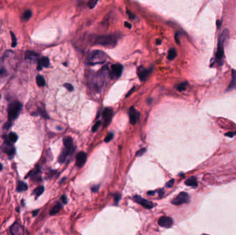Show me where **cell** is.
Wrapping results in <instances>:
<instances>
[{"label":"cell","mask_w":236,"mask_h":235,"mask_svg":"<svg viewBox=\"0 0 236 235\" xmlns=\"http://www.w3.org/2000/svg\"><path fill=\"white\" fill-rule=\"evenodd\" d=\"M173 219L168 216H162L158 221V223L163 228H170L173 225Z\"/></svg>","instance_id":"ba28073f"},{"label":"cell","mask_w":236,"mask_h":235,"mask_svg":"<svg viewBox=\"0 0 236 235\" xmlns=\"http://www.w3.org/2000/svg\"><path fill=\"white\" fill-rule=\"evenodd\" d=\"M234 134H235V133H232V132H229V133H227V136H229V137H233V135Z\"/></svg>","instance_id":"bcb514c9"},{"label":"cell","mask_w":236,"mask_h":235,"mask_svg":"<svg viewBox=\"0 0 236 235\" xmlns=\"http://www.w3.org/2000/svg\"><path fill=\"white\" fill-rule=\"evenodd\" d=\"M26 59H30V60H34L36 57H38V55L35 52L32 51H27L26 52Z\"/></svg>","instance_id":"cb8c5ba5"},{"label":"cell","mask_w":236,"mask_h":235,"mask_svg":"<svg viewBox=\"0 0 236 235\" xmlns=\"http://www.w3.org/2000/svg\"><path fill=\"white\" fill-rule=\"evenodd\" d=\"M61 208H62V205L60 204V203H57L56 205H55V206L52 208V209L50 210V215H55L56 214L60 212V210H61Z\"/></svg>","instance_id":"603a6c76"},{"label":"cell","mask_w":236,"mask_h":235,"mask_svg":"<svg viewBox=\"0 0 236 235\" xmlns=\"http://www.w3.org/2000/svg\"><path fill=\"white\" fill-rule=\"evenodd\" d=\"M64 86L66 87V89L68 90H69V91H73V89H74L73 86L71 84H70V83H65Z\"/></svg>","instance_id":"e575fe53"},{"label":"cell","mask_w":236,"mask_h":235,"mask_svg":"<svg viewBox=\"0 0 236 235\" xmlns=\"http://www.w3.org/2000/svg\"><path fill=\"white\" fill-rule=\"evenodd\" d=\"M64 145L65 146V148L68 151V153H70L73 150V140L70 137H66L64 139Z\"/></svg>","instance_id":"5bb4252c"},{"label":"cell","mask_w":236,"mask_h":235,"mask_svg":"<svg viewBox=\"0 0 236 235\" xmlns=\"http://www.w3.org/2000/svg\"><path fill=\"white\" fill-rule=\"evenodd\" d=\"M156 43H157V45H160V44L162 43V42H161V40H160V39H157Z\"/></svg>","instance_id":"c3c4849f"},{"label":"cell","mask_w":236,"mask_h":235,"mask_svg":"<svg viewBox=\"0 0 236 235\" xmlns=\"http://www.w3.org/2000/svg\"><path fill=\"white\" fill-rule=\"evenodd\" d=\"M185 184L188 186L193 187V188H196L198 186V181H197V179L196 177H192L188 178L187 180L185 181Z\"/></svg>","instance_id":"ac0fdd59"},{"label":"cell","mask_w":236,"mask_h":235,"mask_svg":"<svg viewBox=\"0 0 236 235\" xmlns=\"http://www.w3.org/2000/svg\"><path fill=\"white\" fill-rule=\"evenodd\" d=\"M11 232L13 235H21L24 234V230L20 224L18 223H15L11 227Z\"/></svg>","instance_id":"4fadbf2b"},{"label":"cell","mask_w":236,"mask_h":235,"mask_svg":"<svg viewBox=\"0 0 236 235\" xmlns=\"http://www.w3.org/2000/svg\"><path fill=\"white\" fill-rule=\"evenodd\" d=\"M4 151L11 157H13L15 153V148L11 144H6V147L4 148Z\"/></svg>","instance_id":"e0dca14e"},{"label":"cell","mask_w":236,"mask_h":235,"mask_svg":"<svg viewBox=\"0 0 236 235\" xmlns=\"http://www.w3.org/2000/svg\"><path fill=\"white\" fill-rule=\"evenodd\" d=\"M4 125H5V126H4L5 128H6V129H9V128L11 126V123L10 122V121H9V122H7L6 124H4Z\"/></svg>","instance_id":"b9f144b4"},{"label":"cell","mask_w":236,"mask_h":235,"mask_svg":"<svg viewBox=\"0 0 236 235\" xmlns=\"http://www.w3.org/2000/svg\"><path fill=\"white\" fill-rule=\"evenodd\" d=\"M27 189H28V185L26 183H24V181H22L18 182L17 187V190L18 192L25 191V190H27Z\"/></svg>","instance_id":"d6986e66"},{"label":"cell","mask_w":236,"mask_h":235,"mask_svg":"<svg viewBox=\"0 0 236 235\" xmlns=\"http://www.w3.org/2000/svg\"><path fill=\"white\" fill-rule=\"evenodd\" d=\"M129 116H130V123L131 124L135 125L140 117V113L138 111H136L134 107H131L129 111Z\"/></svg>","instance_id":"30bf717a"},{"label":"cell","mask_w":236,"mask_h":235,"mask_svg":"<svg viewBox=\"0 0 236 235\" xmlns=\"http://www.w3.org/2000/svg\"><path fill=\"white\" fill-rule=\"evenodd\" d=\"M106 60V54L101 50H94L88 57V62L91 65L104 63Z\"/></svg>","instance_id":"3957f363"},{"label":"cell","mask_w":236,"mask_h":235,"mask_svg":"<svg viewBox=\"0 0 236 235\" xmlns=\"http://www.w3.org/2000/svg\"><path fill=\"white\" fill-rule=\"evenodd\" d=\"M135 87H133V88H132V89H131V90H130V91H129V93H128V94L127 95V97H129V95H131V94H132V93H133V91H134V90H135Z\"/></svg>","instance_id":"7bdbcfd3"},{"label":"cell","mask_w":236,"mask_h":235,"mask_svg":"<svg viewBox=\"0 0 236 235\" xmlns=\"http://www.w3.org/2000/svg\"><path fill=\"white\" fill-rule=\"evenodd\" d=\"M117 39L115 36L112 35V34L98 36L95 39V44L109 48L115 46L117 44Z\"/></svg>","instance_id":"6da1fadb"},{"label":"cell","mask_w":236,"mask_h":235,"mask_svg":"<svg viewBox=\"0 0 236 235\" xmlns=\"http://www.w3.org/2000/svg\"><path fill=\"white\" fill-rule=\"evenodd\" d=\"M113 133H109V134L106 136V138H105L104 141L106 143L109 142V141H111V139H113Z\"/></svg>","instance_id":"d6a6232c"},{"label":"cell","mask_w":236,"mask_h":235,"mask_svg":"<svg viewBox=\"0 0 236 235\" xmlns=\"http://www.w3.org/2000/svg\"><path fill=\"white\" fill-rule=\"evenodd\" d=\"M146 150H146L145 148H141L140 150L137 151V154H136V155H137V156H142V155H143V154H144V152H146Z\"/></svg>","instance_id":"836d02e7"},{"label":"cell","mask_w":236,"mask_h":235,"mask_svg":"<svg viewBox=\"0 0 236 235\" xmlns=\"http://www.w3.org/2000/svg\"><path fill=\"white\" fill-rule=\"evenodd\" d=\"M113 117V111L109 108H106L103 112V119L104 120V126H108L111 121Z\"/></svg>","instance_id":"9c48e42d"},{"label":"cell","mask_w":236,"mask_h":235,"mask_svg":"<svg viewBox=\"0 0 236 235\" xmlns=\"http://www.w3.org/2000/svg\"><path fill=\"white\" fill-rule=\"evenodd\" d=\"M100 125H101V121H98L97 122H96L94 126H93V128H92V130H93V132H96V130H97L98 128L100 126Z\"/></svg>","instance_id":"1f68e13d"},{"label":"cell","mask_w":236,"mask_h":235,"mask_svg":"<svg viewBox=\"0 0 236 235\" xmlns=\"http://www.w3.org/2000/svg\"><path fill=\"white\" fill-rule=\"evenodd\" d=\"M155 191H153V192H148V195H154L155 194Z\"/></svg>","instance_id":"681fc988"},{"label":"cell","mask_w":236,"mask_h":235,"mask_svg":"<svg viewBox=\"0 0 236 235\" xmlns=\"http://www.w3.org/2000/svg\"><path fill=\"white\" fill-rule=\"evenodd\" d=\"M21 108H22V104L19 101H15L10 103L8 108V117L10 121H13L17 117Z\"/></svg>","instance_id":"277c9868"},{"label":"cell","mask_w":236,"mask_h":235,"mask_svg":"<svg viewBox=\"0 0 236 235\" xmlns=\"http://www.w3.org/2000/svg\"><path fill=\"white\" fill-rule=\"evenodd\" d=\"M5 73L4 59H0V74Z\"/></svg>","instance_id":"f1b7e54d"},{"label":"cell","mask_w":236,"mask_h":235,"mask_svg":"<svg viewBox=\"0 0 236 235\" xmlns=\"http://www.w3.org/2000/svg\"><path fill=\"white\" fill-rule=\"evenodd\" d=\"M99 185H95V186H93V188H91V190H92V191H93V192H97L98 190V189H99Z\"/></svg>","instance_id":"ab89813d"},{"label":"cell","mask_w":236,"mask_h":235,"mask_svg":"<svg viewBox=\"0 0 236 235\" xmlns=\"http://www.w3.org/2000/svg\"><path fill=\"white\" fill-rule=\"evenodd\" d=\"M31 16H32V12H31V11H30V10H29V11H25V13L23 15L22 18L24 20H28V19H30Z\"/></svg>","instance_id":"4316f807"},{"label":"cell","mask_w":236,"mask_h":235,"mask_svg":"<svg viewBox=\"0 0 236 235\" xmlns=\"http://www.w3.org/2000/svg\"><path fill=\"white\" fill-rule=\"evenodd\" d=\"M87 154L84 152H81L78 154L76 157V165L78 167H82L86 162Z\"/></svg>","instance_id":"8fae6325"},{"label":"cell","mask_w":236,"mask_h":235,"mask_svg":"<svg viewBox=\"0 0 236 235\" xmlns=\"http://www.w3.org/2000/svg\"><path fill=\"white\" fill-rule=\"evenodd\" d=\"M61 200H62V201L63 202L64 204H66L67 201H68L65 195H62V197H61Z\"/></svg>","instance_id":"8d00e7d4"},{"label":"cell","mask_w":236,"mask_h":235,"mask_svg":"<svg viewBox=\"0 0 236 235\" xmlns=\"http://www.w3.org/2000/svg\"><path fill=\"white\" fill-rule=\"evenodd\" d=\"M11 37H12V47H15L17 46V38H16L15 35L14 33L13 32H11Z\"/></svg>","instance_id":"83f0119b"},{"label":"cell","mask_w":236,"mask_h":235,"mask_svg":"<svg viewBox=\"0 0 236 235\" xmlns=\"http://www.w3.org/2000/svg\"><path fill=\"white\" fill-rule=\"evenodd\" d=\"M187 85H188L187 82H183V83H180V84L178 85V86H177V89H178L180 92L184 91V90H185L186 89V88H187Z\"/></svg>","instance_id":"484cf974"},{"label":"cell","mask_w":236,"mask_h":235,"mask_svg":"<svg viewBox=\"0 0 236 235\" xmlns=\"http://www.w3.org/2000/svg\"><path fill=\"white\" fill-rule=\"evenodd\" d=\"M176 56H177V51L175 50V49L170 48L169 50V51H168V60H170V61L173 60L175 57H176Z\"/></svg>","instance_id":"7402d4cb"},{"label":"cell","mask_w":236,"mask_h":235,"mask_svg":"<svg viewBox=\"0 0 236 235\" xmlns=\"http://www.w3.org/2000/svg\"><path fill=\"white\" fill-rule=\"evenodd\" d=\"M127 14L129 15V17L131 18V19H134V18H135V15H134L131 12V11H127Z\"/></svg>","instance_id":"f35d334b"},{"label":"cell","mask_w":236,"mask_h":235,"mask_svg":"<svg viewBox=\"0 0 236 235\" xmlns=\"http://www.w3.org/2000/svg\"><path fill=\"white\" fill-rule=\"evenodd\" d=\"M175 42H177V44H180V40H179V37H178V33L175 34Z\"/></svg>","instance_id":"60d3db41"},{"label":"cell","mask_w":236,"mask_h":235,"mask_svg":"<svg viewBox=\"0 0 236 235\" xmlns=\"http://www.w3.org/2000/svg\"><path fill=\"white\" fill-rule=\"evenodd\" d=\"M69 154L68 153V151L66 150V149L64 148L62 150L61 154L60 155V157H59V159H58V161L60 163H64L65 162V160L66 159V157L67 156H68V154Z\"/></svg>","instance_id":"ffe728a7"},{"label":"cell","mask_w":236,"mask_h":235,"mask_svg":"<svg viewBox=\"0 0 236 235\" xmlns=\"http://www.w3.org/2000/svg\"><path fill=\"white\" fill-rule=\"evenodd\" d=\"M133 199L134 201L141 205H142L145 208H147V209H151V208H153V203L152 202L148 201V200L144 199L142 197L140 196H135L133 197Z\"/></svg>","instance_id":"8992f818"},{"label":"cell","mask_w":236,"mask_h":235,"mask_svg":"<svg viewBox=\"0 0 236 235\" xmlns=\"http://www.w3.org/2000/svg\"><path fill=\"white\" fill-rule=\"evenodd\" d=\"M49 60L47 57H43V58L41 59L39 61L38 66H37V69L39 70H41L43 67H48L49 66Z\"/></svg>","instance_id":"2e32d148"},{"label":"cell","mask_w":236,"mask_h":235,"mask_svg":"<svg viewBox=\"0 0 236 235\" xmlns=\"http://www.w3.org/2000/svg\"><path fill=\"white\" fill-rule=\"evenodd\" d=\"M233 88V87H236V72L233 71V81L231 83L230 88Z\"/></svg>","instance_id":"f546056e"},{"label":"cell","mask_w":236,"mask_h":235,"mask_svg":"<svg viewBox=\"0 0 236 235\" xmlns=\"http://www.w3.org/2000/svg\"><path fill=\"white\" fill-rule=\"evenodd\" d=\"M174 182H175L174 179H170L169 181L166 183V186L168 187V188H171V187L173 185V184H174Z\"/></svg>","instance_id":"d590c367"},{"label":"cell","mask_w":236,"mask_h":235,"mask_svg":"<svg viewBox=\"0 0 236 235\" xmlns=\"http://www.w3.org/2000/svg\"><path fill=\"white\" fill-rule=\"evenodd\" d=\"M190 198L187 193L186 192H180L174 199L172 201V203L175 205H182L183 203H188L189 201Z\"/></svg>","instance_id":"5b68a950"},{"label":"cell","mask_w":236,"mask_h":235,"mask_svg":"<svg viewBox=\"0 0 236 235\" xmlns=\"http://www.w3.org/2000/svg\"><path fill=\"white\" fill-rule=\"evenodd\" d=\"M229 35V30H224L219 38L218 44H217V52H216V60L218 62H222L223 56H224V44Z\"/></svg>","instance_id":"7a4b0ae2"},{"label":"cell","mask_w":236,"mask_h":235,"mask_svg":"<svg viewBox=\"0 0 236 235\" xmlns=\"http://www.w3.org/2000/svg\"><path fill=\"white\" fill-rule=\"evenodd\" d=\"M120 198H121V195H119V194H117V195H115V201L116 203H117V202H119Z\"/></svg>","instance_id":"74e56055"},{"label":"cell","mask_w":236,"mask_h":235,"mask_svg":"<svg viewBox=\"0 0 236 235\" xmlns=\"http://www.w3.org/2000/svg\"><path fill=\"white\" fill-rule=\"evenodd\" d=\"M123 71V66L121 64H114V65L112 66V68H111V77L113 78L114 77H116V78H118L121 76Z\"/></svg>","instance_id":"52a82bcc"},{"label":"cell","mask_w":236,"mask_h":235,"mask_svg":"<svg viewBox=\"0 0 236 235\" xmlns=\"http://www.w3.org/2000/svg\"><path fill=\"white\" fill-rule=\"evenodd\" d=\"M18 139L17 134L15 132H11L9 135L6 137L5 144H11L12 143H15Z\"/></svg>","instance_id":"9a60e30c"},{"label":"cell","mask_w":236,"mask_h":235,"mask_svg":"<svg viewBox=\"0 0 236 235\" xmlns=\"http://www.w3.org/2000/svg\"><path fill=\"white\" fill-rule=\"evenodd\" d=\"M36 82H37V84L39 87H43L46 84L45 79H44V77L42 76V75H37V77H36Z\"/></svg>","instance_id":"44dd1931"},{"label":"cell","mask_w":236,"mask_h":235,"mask_svg":"<svg viewBox=\"0 0 236 235\" xmlns=\"http://www.w3.org/2000/svg\"><path fill=\"white\" fill-rule=\"evenodd\" d=\"M39 212V210H35V211H33L32 212V215H33L34 216H35L37 214V213Z\"/></svg>","instance_id":"f6af8a7d"},{"label":"cell","mask_w":236,"mask_h":235,"mask_svg":"<svg viewBox=\"0 0 236 235\" xmlns=\"http://www.w3.org/2000/svg\"><path fill=\"white\" fill-rule=\"evenodd\" d=\"M2 169H3V165H2V164H0V171L2 170Z\"/></svg>","instance_id":"f907efd6"},{"label":"cell","mask_w":236,"mask_h":235,"mask_svg":"<svg viewBox=\"0 0 236 235\" xmlns=\"http://www.w3.org/2000/svg\"><path fill=\"white\" fill-rule=\"evenodd\" d=\"M125 26H126V27H127L128 28H131V24H129V23L127 22V21H126V22H125Z\"/></svg>","instance_id":"ee69618b"},{"label":"cell","mask_w":236,"mask_h":235,"mask_svg":"<svg viewBox=\"0 0 236 235\" xmlns=\"http://www.w3.org/2000/svg\"><path fill=\"white\" fill-rule=\"evenodd\" d=\"M151 73V69L150 70H147L142 66L138 68V70H137V74H138V76L140 77L141 81H144L147 77H148V75H150V73Z\"/></svg>","instance_id":"7c38bea8"},{"label":"cell","mask_w":236,"mask_h":235,"mask_svg":"<svg viewBox=\"0 0 236 235\" xmlns=\"http://www.w3.org/2000/svg\"><path fill=\"white\" fill-rule=\"evenodd\" d=\"M97 3V0H90L88 3V6L90 9H93Z\"/></svg>","instance_id":"4dcf8cb0"},{"label":"cell","mask_w":236,"mask_h":235,"mask_svg":"<svg viewBox=\"0 0 236 235\" xmlns=\"http://www.w3.org/2000/svg\"><path fill=\"white\" fill-rule=\"evenodd\" d=\"M44 191V186H42V185H41V186L37 187V188L35 189V190H34V192H33V194L34 195H35L36 197H37L40 196V195L43 193Z\"/></svg>","instance_id":"d4e9b609"},{"label":"cell","mask_w":236,"mask_h":235,"mask_svg":"<svg viewBox=\"0 0 236 235\" xmlns=\"http://www.w3.org/2000/svg\"><path fill=\"white\" fill-rule=\"evenodd\" d=\"M159 193H160V196L162 197V195H163V194H164V190H161L160 192H159Z\"/></svg>","instance_id":"7dc6e473"}]
</instances>
